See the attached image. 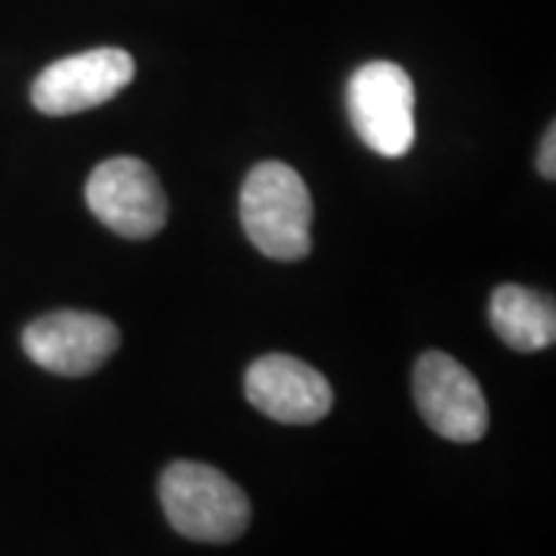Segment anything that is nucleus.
Instances as JSON below:
<instances>
[{
  "label": "nucleus",
  "instance_id": "3",
  "mask_svg": "<svg viewBox=\"0 0 556 556\" xmlns=\"http://www.w3.org/2000/svg\"><path fill=\"white\" fill-rule=\"evenodd\" d=\"M346 109L358 139L380 159H402L412 152L415 127V84L396 62H368L350 78Z\"/></svg>",
  "mask_w": 556,
  "mask_h": 556
},
{
  "label": "nucleus",
  "instance_id": "6",
  "mask_svg": "<svg viewBox=\"0 0 556 556\" xmlns=\"http://www.w3.org/2000/svg\"><path fill=\"white\" fill-rule=\"evenodd\" d=\"M415 402L442 439L479 442L489 430V405L479 380L448 353L430 350L417 358Z\"/></svg>",
  "mask_w": 556,
  "mask_h": 556
},
{
  "label": "nucleus",
  "instance_id": "10",
  "mask_svg": "<svg viewBox=\"0 0 556 556\" xmlns=\"http://www.w3.org/2000/svg\"><path fill=\"white\" fill-rule=\"evenodd\" d=\"M538 170L547 179L556 177V127L551 124V130L544 134V146H541V155H538Z\"/></svg>",
  "mask_w": 556,
  "mask_h": 556
},
{
  "label": "nucleus",
  "instance_id": "2",
  "mask_svg": "<svg viewBox=\"0 0 556 556\" xmlns=\"http://www.w3.org/2000/svg\"><path fill=\"white\" fill-rule=\"evenodd\" d=\"M159 495L170 526L192 541L226 544L244 535L251 522L248 495L226 473L207 464H170L161 477Z\"/></svg>",
  "mask_w": 556,
  "mask_h": 556
},
{
  "label": "nucleus",
  "instance_id": "5",
  "mask_svg": "<svg viewBox=\"0 0 556 556\" xmlns=\"http://www.w3.org/2000/svg\"><path fill=\"white\" fill-rule=\"evenodd\" d=\"M137 65L127 50L97 47L75 56H62L47 65L31 84L35 109L50 118L78 115L97 109L102 102L115 100L121 90L134 80Z\"/></svg>",
  "mask_w": 556,
  "mask_h": 556
},
{
  "label": "nucleus",
  "instance_id": "9",
  "mask_svg": "<svg viewBox=\"0 0 556 556\" xmlns=\"http://www.w3.org/2000/svg\"><path fill=\"white\" fill-rule=\"evenodd\" d=\"M489 316L497 338L517 353H541L554 346L556 306L554 300L538 291L519 285H501L492 294Z\"/></svg>",
  "mask_w": 556,
  "mask_h": 556
},
{
  "label": "nucleus",
  "instance_id": "7",
  "mask_svg": "<svg viewBox=\"0 0 556 556\" xmlns=\"http://www.w3.org/2000/svg\"><path fill=\"white\" fill-rule=\"evenodd\" d=\"M118 343L121 331L115 328V321L97 313H75V309L50 313L22 331L25 356L62 378L93 375L112 358Z\"/></svg>",
  "mask_w": 556,
  "mask_h": 556
},
{
  "label": "nucleus",
  "instance_id": "4",
  "mask_svg": "<svg viewBox=\"0 0 556 556\" xmlns=\"http://www.w3.org/2000/svg\"><path fill=\"white\" fill-rule=\"evenodd\" d=\"M87 207L124 239H152L167 223V195L155 170L134 155L102 161L84 189Z\"/></svg>",
  "mask_w": 556,
  "mask_h": 556
},
{
  "label": "nucleus",
  "instance_id": "1",
  "mask_svg": "<svg viewBox=\"0 0 556 556\" xmlns=\"http://www.w3.org/2000/svg\"><path fill=\"white\" fill-rule=\"evenodd\" d=\"M241 226L263 257L294 263L313 251V195L294 167L263 161L248 174Z\"/></svg>",
  "mask_w": 556,
  "mask_h": 556
},
{
  "label": "nucleus",
  "instance_id": "8",
  "mask_svg": "<svg viewBox=\"0 0 556 556\" xmlns=\"http://www.w3.org/2000/svg\"><path fill=\"white\" fill-rule=\"evenodd\" d=\"M248 402L278 424H316L331 412V383L313 365L285 353L260 356L244 375Z\"/></svg>",
  "mask_w": 556,
  "mask_h": 556
}]
</instances>
